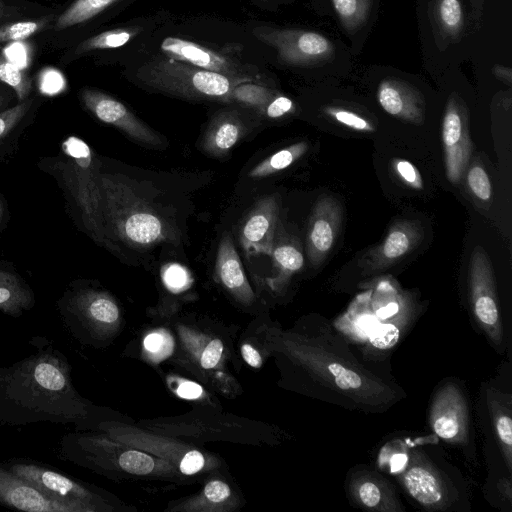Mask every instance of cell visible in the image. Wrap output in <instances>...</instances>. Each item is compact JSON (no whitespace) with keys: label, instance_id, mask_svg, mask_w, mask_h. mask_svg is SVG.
I'll return each instance as SVG.
<instances>
[{"label":"cell","instance_id":"cell-46","mask_svg":"<svg viewBox=\"0 0 512 512\" xmlns=\"http://www.w3.org/2000/svg\"><path fill=\"white\" fill-rule=\"evenodd\" d=\"M176 393L178 396L184 399H197L202 395L203 390L199 384L186 381L178 386Z\"/></svg>","mask_w":512,"mask_h":512},{"label":"cell","instance_id":"cell-20","mask_svg":"<svg viewBox=\"0 0 512 512\" xmlns=\"http://www.w3.org/2000/svg\"><path fill=\"white\" fill-rule=\"evenodd\" d=\"M215 272L221 284L237 298L245 302L253 299L252 289L229 233L224 234L218 245Z\"/></svg>","mask_w":512,"mask_h":512},{"label":"cell","instance_id":"cell-36","mask_svg":"<svg viewBox=\"0 0 512 512\" xmlns=\"http://www.w3.org/2000/svg\"><path fill=\"white\" fill-rule=\"evenodd\" d=\"M119 465L126 472L136 475H145L154 469L153 459L149 455L135 450L122 453L119 457Z\"/></svg>","mask_w":512,"mask_h":512},{"label":"cell","instance_id":"cell-39","mask_svg":"<svg viewBox=\"0 0 512 512\" xmlns=\"http://www.w3.org/2000/svg\"><path fill=\"white\" fill-rule=\"evenodd\" d=\"M32 100H24L20 104L0 113V138L4 137L30 109Z\"/></svg>","mask_w":512,"mask_h":512},{"label":"cell","instance_id":"cell-40","mask_svg":"<svg viewBox=\"0 0 512 512\" xmlns=\"http://www.w3.org/2000/svg\"><path fill=\"white\" fill-rule=\"evenodd\" d=\"M144 348L154 358H160L166 356L171 350V339L162 333H151L144 339Z\"/></svg>","mask_w":512,"mask_h":512},{"label":"cell","instance_id":"cell-2","mask_svg":"<svg viewBox=\"0 0 512 512\" xmlns=\"http://www.w3.org/2000/svg\"><path fill=\"white\" fill-rule=\"evenodd\" d=\"M363 287L332 324L362 360L376 364L390 357L423 313V305L388 277L375 278Z\"/></svg>","mask_w":512,"mask_h":512},{"label":"cell","instance_id":"cell-31","mask_svg":"<svg viewBox=\"0 0 512 512\" xmlns=\"http://www.w3.org/2000/svg\"><path fill=\"white\" fill-rule=\"evenodd\" d=\"M276 95L269 88L252 82H243L237 85L232 93L231 100L248 107L263 111L266 104Z\"/></svg>","mask_w":512,"mask_h":512},{"label":"cell","instance_id":"cell-49","mask_svg":"<svg viewBox=\"0 0 512 512\" xmlns=\"http://www.w3.org/2000/svg\"><path fill=\"white\" fill-rule=\"evenodd\" d=\"M6 14V6L0 1V19Z\"/></svg>","mask_w":512,"mask_h":512},{"label":"cell","instance_id":"cell-13","mask_svg":"<svg viewBox=\"0 0 512 512\" xmlns=\"http://www.w3.org/2000/svg\"><path fill=\"white\" fill-rule=\"evenodd\" d=\"M85 107L100 121L113 125L141 144L163 146L161 136L137 118L123 103L96 89L85 88L81 92Z\"/></svg>","mask_w":512,"mask_h":512},{"label":"cell","instance_id":"cell-21","mask_svg":"<svg viewBox=\"0 0 512 512\" xmlns=\"http://www.w3.org/2000/svg\"><path fill=\"white\" fill-rule=\"evenodd\" d=\"M488 412L495 437L507 467L512 472V395L489 386L486 391Z\"/></svg>","mask_w":512,"mask_h":512},{"label":"cell","instance_id":"cell-25","mask_svg":"<svg viewBox=\"0 0 512 512\" xmlns=\"http://www.w3.org/2000/svg\"><path fill=\"white\" fill-rule=\"evenodd\" d=\"M433 16L443 36L455 41L464 26V14L460 0H434Z\"/></svg>","mask_w":512,"mask_h":512},{"label":"cell","instance_id":"cell-15","mask_svg":"<svg viewBox=\"0 0 512 512\" xmlns=\"http://www.w3.org/2000/svg\"><path fill=\"white\" fill-rule=\"evenodd\" d=\"M423 229L419 222L399 220L390 228L384 240L369 250L359 261L363 275L380 272L394 265L413 251L421 242Z\"/></svg>","mask_w":512,"mask_h":512},{"label":"cell","instance_id":"cell-4","mask_svg":"<svg viewBox=\"0 0 512 512\" xmlns=\"http://www.w3.org/2000/svg\"><path fill=\"white\" fill-rule=\"evenodd\" d=\"M137 75L149 88L192 100L231 101V93L237 85L253 82L167 57L148 61L140 67Z\"/></svg>","mask_w":512,"mask_h":512},{"label":"cell","instance_id":"cell-6","mask_svg":"<svg viewBox=\"0 0 512 512\" xmlns=\"http://www.w3.org/2000/svg\"><path fill=\"white\" fill-rule=\"evenodd\" d=\"M399 464L391 466L398 482L417 504L428 511L456 510L462 494L455 482L421 449L395 454Z\"/></svg>","mask_w":512,"mask_h":512},{"label":"cell","instance_id":"cell-7","mask_svg":"<svg viewBox=\"0 0 512 512\" xmlns=\"http://www.w3.org/2000/svg\"><path fill=\"white\" fill-rule=\"evenodd\" d=\"M469 303L476 325L498 351L506 346L496 283L490 258L476 246L469 263Z\"/></svg>","mask_w":512,"mask_h":512},{"label":"cell","instance_id":"cell-23","mask_svg":"<svg viewBox=\"0 0 512 512\" xmlns=\"http://www.w3.org/2000/svg\"><path fill=\"white\" fill-rule=\"evenodd\" d=\"M81 314L94 324L110 325L119 318V309L114 300L105 293L86 292L75 300Z\"/></svg>","mask_w":512,"mask_h":512},{"label":"cell","instance_id":"cell-28","mask_svg":"<svg viewBox=\"0 0 512 512\" xmlns=\"http://www.w3.org/2000/svg\"><path fill=\"white\" fill-rule=\"evenodd\" d=\"M119 0H75L57 19V30L84 23Z\"/></svg>","mask_w":512,"mask_h":512},{"label":"cell","instance_id":"cell-24","mask_svg":"<svg viewBox=\"0 0 512 512\" xmlns=\"http://www.w3.org/2000/svg\"><path fill=\"white\" fill-rule=\"evenodd\" d=\"M271 256L277 269V275L268 279L273 289H280L299 271L304 265V257L301 250L292 242H282L274 245Z\"/></svg>","mask_w":512,"mask_h":512},{"label":"cell","instance_id":"cell-11","mask_svg":"<svg viewBox=\"0 0 512 512\" xmlns=\"http://www.w3.org/2000/svg\"><path fill=\"white\" fill-rule=\"evenodd\" d=\"M160 51L167 58L181 61L208 71L250 81L257 77L255 66L243 64L229 54L208 48L199 43L177 37H167L160 44Z\"/></svg>","mask_w":512,"mask_h":512},{"label":"cell","instance_id":"cell-8","mask_svg":"<svg viewBox=\"0 0 512 512\" xmlns=\"http://www.w3.org/2000/svg\"><path fill=\"white\" fill-rule=\"evenodd\" d=\"M252 33L275 49L280 61L287 65H313L329 60L334 54L331 41L314 31L257 26Z\"/></svg>","mask_w":512,"mask_h":512},{"label":"cell","instance_id":"cell-37","mask_svg":"<svg viewBox=\"0 0 512 512\" xmlns=\"http://www.w3.org/2000/svg\"><path fill=\"white\" fill-rule=\"evenodd\" d=\"M34 378L41 387L51 391L63 389L66 383L63 373L48 362H42L36 366Z\"/></svg>","mask_w":512,"mask_h":512},{"label":"cell","instance_id":"cell-32","mask_svg":"<svg viewBox=\"0 0 512 512\" xmlns=\"http://www.w3.org/2000/svg\"><path fill=\"white\" fill-rule=\"evenodd\" d=\"M0 80L14 89L20 101H24L30 92L31 81L26 73L1 54Z\"/></svg>","mask_w":512,"mask_h":512},{"label":"cell","instance_id":"cell-26","mask_svg":"<svg viewBox=\"0 0 512 512\" xmlns=\"http://www.w3.org/2000/svg\"><path fill=\"white\" fill-rule=\"evenodd\" d=\"M32 302L30 292L23 287L18 278L0 270V311L17 314Z\"/></svg>","mask_w":512,"mask_h":512},{"label":"cell","instance_id":"cell-51","mask_svg":"<svg viewBox=\"0 0 512 512\" xmlns=\"http://www.w3.org/2000/svg\"><path fill=\"white\" fill-rule=\"evenodd\" d=\"M1 215H2V205H1V202H0V218H1Z\"/></svg>","mask_w":512,"mask_h":512},{"label":"cell","instance_id":"cell-29","mask_svg":"<svg viewBox=\"0 0 512 512\" xmlns=\"http://www.w3.org/2000/svg\"><path fill=\"white\" fill-rule=\"evenodd\" d=\"M140 31L141 28L138 26L115 28L104 31L84 40L77 46L76 52L81 54L94 50L118 48L131 41Z\"/></svg>","mask_w":512,"mask_h":512},{"label":"cell","instance_id":"cell-19","mask_svg":"<svg viewBox=\"0 0 512 512\" xmlns=\"http://www.w3.org/2000/svg\"><path fill=\"white\" fill-rule=\"evenodd\" d=\"M377 100L384 111L396 118L417 125L424 120L425 103L422 95L403 81H381L377 89Z\"/></svg>","mask_w":512,"mask_h":512},{"label":"cell","instance_id":"cell-1","mask_svg":"<svg viewBox=\"0 0 512 512\" xmlns=\"http://www.w3.org/2000/svg\"><path fill=\"white\" fill-rule=\"evenodd\" d=\"M289 344L306 392L318 400L350 411L383 414L407 398L391 374L359 358L325 318L305 324Z\"/></svg>","mask_w":512,"mask_h":512},{"label":"cell","instance_id":"cell-10","mask_svg":"<svg viewBox=\"0 0 512 512\" xmlns=\"http://www.w3.org/2000/svg\"><path fill=\"white\" fill-rule=\"evenodd\" d=\"M468 124L464 103L459 97L451 96L442 121V142L446 177L453 184L461 181L473 151Z\"/></svg>","mask_w":512,"mask_h":512},{"label":"cell","instance_id":"cell-5","mask_svg":"<svg viewBox=\"0 0 512 512\" xmlns=\"http://www.w3.org/2000/svg\"><path fill=\"white\" fill-rule=\"evenodd\" d=\"M62 149L67 157L62 173L81 210L84 226L95 242L106 244L108 233L103 215L98 160L89 145L76 136L67 137Z\"/></svg>","mask_w":512,"mask_h":512},{"label":"cell","instance_id":"cell-3","mask_svg":"<svg viewBox=\"0 0 512 512\" xmlns=\"http://www.w3.org/2000/svg\"><path fill=\"white\" fill-rule=\"evenodd\" d=\"M100 186L107 233L109 228L121 241L134 247H148L172 239L169 225L123 179L100 173Z\"/></svg>","mask_w":512,"mask_h":512},{"label":"cell","instance_id":"cell-16","mask_svg":"<svg viewBox=\"0 0 512 512\" xmlns=\"http://www.w3.org/2000/svg\"><path fill=\"white\" fill-rule=\"evenodd\" d=\"M0 503L30 512L91 511L85 505L51 498L34 486L0 468Z\"/></svg>","mask_w":512,"mask_h":512},{"label":"cell","instance_id":"cell-33","mask_svg":"<svg viewBox=\"0 0 512 512\" xmlns=\"http://www.w3.org/2000/svg\"><path fill=\"white\" fill-rule=\"evenodd\" d=\"M51 17L36 20L18 21L0 27V42L22 41L42 30Z\"/></svg>","mask_w":512,"mask_h":512},{"label":"cell","instance_id":"cell-44","mask_svg":"<svg viewBox=\"0 0 512 512\" xmlns=\"http://www.w3.org/2000/svg\"><path fill=\"white\" fill-rule=\"evenodd\" d=\"M205 463L202 453L197 450L187 452L182 458L179 468L185 475H192L200 471Z\"/></svg>","mask_w":512,"mask_h":512},{"label":"cell","instance_id":"cell-41","mask_svg":"<svg viewBox=\"0 0 512 512\" xmlns=\"http://www.w3.org/2000/svg\"><path fill=\"white\" fill-rule=\"evenodd\" d=\"M295 110L293 101L284 96L276 94L264 107V114L269 118H280Z\"/></svg>","mask_w":512,"mask_h":512},{"label":"cell","instance_id":"cell-22","mask_svg":"<svg viewBox=\"0 0 512 512\" xmlns=\"http://www.w3.org/2000/svg\"><path fill=\"white\" fill-rule=\"evenodd\" d=\"M246 131V126L236 111H222L210 122L202 141V149L208 155L222 157Z\"/></svg>","mask_w":512,"mask_h":512},{"label":"cell","instance_id":"cell-9","mask_svg":"<svg viewBox=\"0 0 512 512\" xmlns=\"http://www.w3.org/2000/svg\"><path fill=\"white\" fill-rule=\"evenodd\" d=\"M432 432L444 442L467 446L471 440L467 398L455 381L446 380L433 393L429 408Z\"/></svg>","mask_w":512,"mask_h":512},{"label":"cell","instance_id":"cell-34","mask_svg":"<svg viewBox=\"0 0 512 512\" xmlns=\"http://www.w3.org/2000/svg\"><path fill=\"white\" fill-rule=\"evenodd\" d=\"M323 112L336 122L358 132H374L375 126L358 113L337 106H326Z\"/></svg>","mask_w":512,"mask_h":512},{"label":"cell","instance_id":"cell-12","mask_svg":"<svg viewBox=\"0 0 512 512\" xmlns=\"http://www.w3.org/2000/svg\"><path fill=\"white\" fill-rule=\"evenodd\" d=\"M350 502L362 509L378 512H403L405 507L392 484L370 466L354 467L346 478Z\"/></svg>","mask_w":512,"mask_h":512},{"label":"cell","instance_id":"cell-50","mask_svg":"<svg viewBox=\"0 0 512 512\" xmlns=\"http://www.w3.org/2000/svg\"><path fill=\"white\" fill-rule=\"evenodd\" d=\"M471 1H473L475 6H478V7L481 6V1L482 0H471Z\"/></svg>","mask_w":512,"mask_h":512},{"label":"cell","instance_id":"cell-42","mask_svg":"<svg viewBox=\"0 0 512 512\" xmlns=\"http://www.w3.org/2000/svg\"><path fill=\"white\" fill-rule=\"evenodd\" d=\"M163 280L169 289L178 291L187 286L188 273L183 267L170 264L164 270Z\"/></svg>","mask_w":512,"mask_h":512},{"label":"cell","instance_id":"cell-18","mask_svg":"<svg viewBox=\"0 0 512 512\" xmlns=\"http://www.w3.org/2000/svg\"><path fill=\"white\" fill-rule=\"evenodd\" d=\"M10 472L51 498L85 505L90 493L73 480L33 464H15Z\"/></svg>","mask_w":512,"mask_h":512},{"label":"cell","instance_id":"cell-14","mask_svg":"<svg viewBox=\"0 0 512 512\" xmlns=\"http://www.w3.org/2000/svg\"><path fill=\"white\" fill-rule=\"evenodd\" d=\"M343 219L341 203L330 195L315 202L308 223L306 249L311 265L320 266L338 238Z\"/></svg>","mask_w":512,"mask_h":512},{"label":"cell","instance_id":"cell-27","mask_svg":"<svg viewBox=\"0 0 512 512\" xmlns=\"http://www.w3.org/2000/svg\"><path fill=\"white\" fill-rule=\"evenodd\" d=\"M308 150V144L300 141L272 154L249 172V177L262 178L275 174L293 164Z\"/></svg>","mask_w":512,"mask_h":512},{"label":"cell","instance_id":"cell-47","mask_svg":"<svg viewBox=\"0 0 512 512\" xmlns=\"http://www.w3.org/2000/svg\"><path fill=\"white\" fill-rule=\"evenodd\" d=\"M241 355L246 363H248L251 367L259 368L262 364V359L259 352L250 344L242 345Z\"/></svg>","mask_w":512,"mask_h":512},{"label":"cell","instance_id":"cell-48","mask_svg":"<svg viewBox=\"0 0 512 512\" xmlns=\"http://www.w3.org/2000/svg\"><path fill=\"white\" fill-rule=\"evenodd\" d=\"M492 73L497 79L501 80L502 82H505L508 85H511L512 71L509 67L495 65L492 69Z\"/></svg>","mask_w":512,"mask_h":512},{"label":"cell","instance_id":"cell-30","mask_svg":"<svg viewBox=\"0 0 512 512\" xmlns=\"http://www.w3.org/2000/svg\"><path fill=\"white\" fill-rule=\"evenodd\" d=\"M334 10L348 32H354L366 22L372 0H332Z\"/></svg>","mask_w":512,"mask_h":512},{"label":"cell","instance_id":"cell-52","mask_svg":"<svg viewBox=\"0 0 512 512\" xmlns=\"http://www.w3.org/2000/svg\"><path fill=\"white\" fill-rule=\"evenodd\" d=\"M1 102H2V97H1V95H0V105H1Z\"/></svg>","mask_w":512,"mask_h":512},{"label":"cell","instance_id":"cell-38","mask_svg":"<svg viewBox=\"0 0 512 512\" xmlns=\"http://www.w3.org/2000/svg\"><path fill=\"white\" fill-rule=\"evenodd\" d=\"M393 168L395 174L407 186L417 190L423 188L422 176L411 162L404 159H394Z\"/></svg>","mask_w":512,"mask_h":512},{"label":"cell","instance_id":"cell-17","mask_svg":"<svg viewBox=\"0 0 512 512\" xmlns=\"http://www.w3.org/2000/svg\"><path fill=\"white\" fill-rule=\"evenodd\" d=\"M279 217L275 195L261 198L245 218L239 241L247 255H271Z\"/></svg>","mask_w":512,"mask_h":512},{"label":"cell","instance_id":"cell-35","mask_svg":"<svg viewBox=\"0 0 512 512\" xmlns=\"http://www.w3.org/2000/svg\"><path fill=\"white\" fill-rule=\"evenodd\" d=\"M467 184L471 193L484 203L491 200L492 189L489 177L485 169L479 165L474 164L467 172Z\"/></svg>","mask_w":512,"mask_h":512},{"label":"cell","instance_id":"cell-43","mask_svg":"<svg viewBox=\"0 0 512 512\" xmlns=\"http://www.w3.org/2000/svg\"><path fill=\"white\" fill-rule=\"evenodd\" d=\"M222 354V342L219 339L210 341L201 354L200 363L202 367L206 369L215 367L220 362Z\"/></svg>","mask_w":512,"mask_h":512},{"label":"cell","instance_id":"cell-45","mask_svg":"<svg viewBox=\"0 0 512 512\" xmlns=\"http://www.w3.org/2000/svg\"><path fill=\"white\" fill-rule=\"evenodd\" d=\"M204 494L209 501L219 503L230 496V488L223 481L212 480L205 486Z\"/></svg>","mask_w":512,"mask_h":512}]
</instances>
